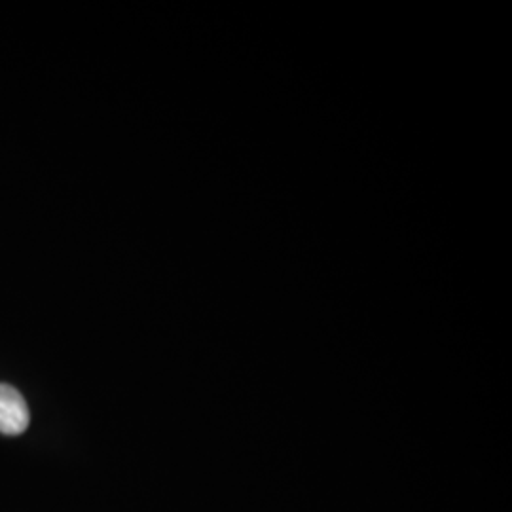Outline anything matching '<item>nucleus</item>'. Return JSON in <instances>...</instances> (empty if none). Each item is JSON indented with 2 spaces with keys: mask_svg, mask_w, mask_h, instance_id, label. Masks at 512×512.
<instances>
[{
  "mask_svg": "<svg viewBox=\"0 0 512 512\" xmlns=\"http://www.w3.org/2000/svg\"><path fill=\"white\" fill-rule=\"evenodd\" d=\"M31 421L27 401L16 387L0 384V433L8 437L21 435Z\"/></svg>",
  "mask_w": 512,
  "mask_h": 512,
  "instance_id": "obj_1",
  "label": "nucleus"
}]
</instances>
